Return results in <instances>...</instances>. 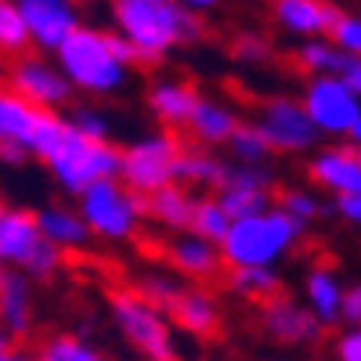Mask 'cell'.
I'll return each mask as SVG.
<instances>
[{
    "label": "cell",
    "instance_id": "obj_1",
    "mask_svg": "<svg viewBox=\"0 0 361 361\" xmlns=\"http://www.w3.org/2000/svg\"><path fill=\"white\" fill-rule=\"evenodd\" d=\"M58 73L66 76L73 94L83 98H112L119 94L134 73V54L112 29L83 22L76 33L51 54Z\"/></svg>",
    "mask_w": 361,
    "mask_h": 361
},
{
    "label": "cell",
    "instance_id": "obj_2",
    "mask_svg": "<svg viewBox=\"0 0 361 361\" xmlns=\"http://www.w3.org/2000/svg\"><path fill=\"white\" fill-rule=\"evenodd\" d=\"M112 33L123 40L141 66H159L202 37V22L185 11L180 0H112Z\"/></svg>",
    "mask_w": 361,
    "mask_h": 361
},
{
    "label": "cell",
    "instance_id": "obj_3",
    "mask_svg": "<svg viewBox=\"0 0 361 361\" xmlns=\"http://www.w3.org/2000/svg\"><path fill=\"white\" fill-rule=\"evenodd\" d=\"M304 238H307V228L286 217L271 202L257 217L231 221L224 238L217 243V253L228 271H243V267H275L279 271V264L286 257H293Z\"/></svg>",
    "mask_w": 361,
    "mask_h": 361
},
{
    "label": "cell",
    "instance_id": "obj_4",
    "mask_svg": "<svg viewBox=\"0 0 361 361\" xmlns=\"http://www.w3.org/2000/svg\"><path fill=\"white\" fill-rule=\"evenodd\" d=\"M76 214L90 235V243H109V246H123L134 243L145 228V199L123 188L119 180H98L76 195Z\"/></svg>",
    "mask_w": 361,
    "mask_h": 361
},
{
    "label": "cell",
    "instance_id": "obj_5",
    "mask_svg": "<svg viewBox=\"0 0 361 361\" xmlns=\"http://www.w3.org/2000/svg\"><path fill=\"white\" fill-rule=\"evenodd\" d=\"M109 311H112V325L119 329V336L127 340V347L141 361H177V340H173V325L166 311L148 304L141 293H134V286L112 289Z\"/></svg>",
    "mask_w": 361,
    "mask_h": 361
},
{
    "label": "cell",
    "instance_id": "obj_6",
    "mask_svg": "<svg viewBox=\"0 0 361 361\" xmlns=\"http://www.w3.org/2000/svg\"><path fill=\"white\" fill-rule=\"evenodd\" d=\"M180 148L185 145L170 130H145L119 148V177L116 180L141 199H148L166 185H177L173 173H177Z\"/></svg>",
    "mask_w": 361,
    "mask_h": 361
},
{
    "label": "cell",
    "instance_id": "obj_7",
    "mask_svg": "<svg viewBox=\"0 0 361 361\" xmlns=\"http://www.w3.org/2000/svg\"><path fill=\"white\" fill-rule=\"evenodd\" d=\"M296 98L304 105L318 137H333V141L357 148V141H361V94H354L343 80L314 76L304 83V90Z\"/></svg>",
    "mask_w": 361,
    "mask_h": 361
},
{
    "label": "cell",
    "instance_id": "obj_8",
    "mask_svg": "<svg viewBox=\"0 0 361 361\" xmlns=\"http://www.w3.org/2000/svg\"><path fill=\"white\" fill-rule=\"evenodd\" d=\"M44 166L66 195H80L83 188L98 185V180L119 177V145L116 141H83L80 134L66 130L62 145L54 148V156Z\"/></svg>",
    "mask_w": 361,
    "mask_h": 361
},
{
    "label": "cell",
    "instance_id": "obj_9",
    "mask_svg": "<svg viewBox=\"0 0 361 361\" xmlns=\"http://www.w3.org/2000/svg\"><path fill=\"white\" fill-rule=\"evenodd\" d=\"M257 134L264 137V145L271 148V156H311L318 148V134L311 127V119L300 105L296 94H271L260 102L257 119H253Z\"/></svg>",
    "mask_w": 361,
    "mask_h": 361
},
{
    "label": "cell",
    "instance_id": "obj_10",
    "mask_svg": "<svg viewBox=\"0 0 361 361\" xmlns=\"http://www.w3.org/2000/svg\"><path fill=\"white\" fill-rule=\"evenodd\" d=\"M4 87H11L15 94L33 105L37 112H58L73 102V87L66 83V76L58 73V66L44 54H22L4 69Z\"/></svg>",
    "mask_w": 361,
    "mask_h": 361
},
{
    "label": "cell",
    "instance_id": "obj_11",
    "mask_svg": "<svg viewBox=\"0 0 361 361\" xmlns=\"http://www.w3.org/2000/svg\"><path fill=\"white\" fill-rule=\"evenodd\" d=\"M15 8L25 25L29 51L44 58H51L83 25V11L73 0H15Z\"/></svg>",
    "mask_w": 361,
    "mask_h": 361
},
{
    "label": "cell",
    "instance_id": "obj_12",
    "mask_svg": "<svg viewBox=\"0 0 361 361\" xmlns=\"http://www.w3.org/2000/svg\"><path fill=\"white\" fill-rule=\"evenodd\" d=\"M214 199L228 221L257 217L275 202V173H271V166H228Z\"/></svg>",
    "mask_w": 361,
    "mask_h": 361
},
{
    "label": "cell",
    "instance_id": "obj_13",
    "mask_svg": "<svg viewBox=\"0 0 361 361\" xmlns=\"http://www.w3.org/2000/svg\"><path fill=\"white\" fill-rule=\"evenodd\" d=\"M307 177H311L314 192L361 195V152L343 141L318 145L307 159Z\"/></svg>",
    "mask_w": 361,
    "mask_h": 361
},
{
    "label": "cell",
    "instance_id": "obj_14",
    "mask_svg": "<svg viewBox=\"0 0 361 361\" xmlns=\"http://www.w3.org/2000/svg\"><path fill=\"white\" fill-rule=\"evenodd\" d=\"M260 329L279 347H311L322 340V325L311 318V311L300 300H289V296L267 300L260 311Z\"/></svg>",
    "mask_w": 361,
    "mask_h": 361
},
{
    "label": "cell",
    "instance_id": "obj_15",
    "mask_svg": "<svg viewBox=\"0 0 361 361\" xmlns=\"http://www.w3.org/2000/svg\"><path fill=\"white\" fill-rule=\"evenodd\" d=\"M202 90L185 76H156L145 87V109L159 123V130H185Z\"/></svg>",
    "mask_w": 361,
    "mask_h": 361
},
{
    "label": "cell",
    "instance_id": "obj_16",
    "mask_svg": "<svg viewBox=\"0 0 361 361\" xmlns=\"http://www.w3.org/2000/svg\"><path fill=\"white\" fill-rule=\"evenodd\" d=\"M238 127H243V116H238L231 98H221V94H199L188 123H185V130L195 141V148H206V152L228 145V137Z\"/></svg>",
    "mask_w": 361,
    "mask_h": 361
},
{
    "label": "cell",
    "instance_id": "obj_17",
    "mask_svg": "<svg viewBox=\"0 0 361 361\" xmlns=\"http://www.w3.org/2000/svg\"><path fill=\"white\" fill-rule=\"evenodd\" d=\"M40 246H44V238L37 231L33 214L0 199V264L15 267L22 275L29 267V260L40 253Z\"/></svg>",
    "mask_w": 361,
    "mask_h": 361
},
{
    "label": "cell",
    "instance_id": "obj_18",
    "mask_svg": "<svg viewBox=\"0 0 361 361\" xmlns=\"http://www.w3.org/2000/svg\"><path fill=\"white\" fill-rule=\"evenodd\" d=\"M336 4L329 0H275L271 4V22H275L286 37L293 40H322L329 33V25L336 18Z\"/></svg>",
    "mask_w": 361,
    "mask_h": 361
},
{
    "label": "cell",
    "instance_id": "obj_19",
    "mask_svg": "<svg viewBox=\"0 0 361 361\" xmlns=\"http://www.w3.org/2000/svg\"><path fill=\"white\" fill-rule=\"evenodd\" d=\"M170 314V325L180 329V333H188L195 340H209L221 333V322H224V311L217 304V296L195 286V289H180V296L173 300V304L166 307Z\"/></svg>",
    "mask_w": 361,
    "mask_h": 361
},
{
    "label": "cell",
    "instance_id": "obj_20",
    "mask_svg": "<svg viewBox=\"0 0 361 361\" xmlns=\"http://www.w3.org/2000/svg\"><path fill=\"white\" fill-rule=\"evenodd\" d=\"M300 289H304V307L311 311V318L322 325V329H333L340 325V304H343V275L333 267V264H311L304 271V282H300Z\"/></svg>",
    "mask_w": 361,
    "mask_h": 361
},
{
    "label": "cell",
    "instance_id": "obj_21",
    "mask_svg": "<svg viewBox=\"0 0 361 361\" xmlns=\"http://www.w3.org/2000/svg\"><path fill=\"white\" fill-rule=\"evenodd\" d=\"M166 257H170V271L177 279H188V282H214L224 264H221V253L214 243L185 231V235H173L170 246H166Z\"/></svg>",
    "mask_w": 361,
    "mask_h": 361
},
{
    "label": "cell",
    "instance_id": "obj_22",
    "mask_svg": "<svg viewBox=\"0 0 361 361\" xmlns=\"http://www.w3.org/2000/svg\"><path fill=\"white\" fill-rule=\"evenodd\" d=\"M37 325V300H33V282L18 271L4 275L0 282V329L11 340H25Z\"/></svg>",
    "mask_w": 361,
    "mask_h": 361
},
{
    "label": "cell",
    "instance_id": "obj_23",
    "mask_svg": "<svg viewBox=\"0 0 361 361\" xmlns=\"http://www.w3.org/2000/svg\"><path fill=\"white\" fill-rule=\"evenodd\" d=\"M33 221H37L40 238H44L47 246H54L62 257H66V253H80V250L90 246V235H87L80 214H76L69 202H51V206L37 209Z\"/></svg>",
    "mask_w": 361,
    "mask_h": 361
},
{
    "label": "cell",
    "instance_id": "obj_24",
    "mask_svg": "<svg viewBox=\"0 0 361 361\" xmlns=\"http://www.w3.org/2000/svg\"><path fill=\"white\" fill-rule=\"evenodd\" d=\"M192 206H195V195L188 188L166 185L145 199V221H152L166 235H185L192 221Z\"/></svg>",
    "mask_w": 361,
    "mask_h": 361
},
{
    "label": "cell",
    "instance_id": "obj_25",
    "mask_svg": "<svg viewBox=\"0 0 361 361\" xmlns=\"http://www.w3.org/2000/svg\"><path fill=\"white\" fill-rule=\"evenodd\" d=\"M228 166L231 163L221 159L217 152H206V148H180L173 180L180 188H209V192H217Z\"/></svg>",
    "mask_w": 361,
    "mask_h": 361
},
{
    "label": "cell",
    "instance_id": "obj_26",
    "mask_svg": "<svg viewBox=\"0 0 361 361\" xmlns=\"http://www.w3.org/2000/svg\"><path fill=\"white\" fill-rule=\"evenodd\" d=\"M293 62H296V69L304 73L307 80H314V76H336V80H340L343 69L354 62V58L343 54V51H336L333 44L322 37V40H304V44H296Z\"/></svg>",
    "mask_w": 361,
    "mask_h": 361
},
{
    "label": "cell",
    "instance_id": "obj_27",
    "mask_svg": "<svg viewBox=\"0 0 361 361\" xmlns=\"http://www.w3.org/2000/svg\"><path fill=\"white\" fill-rule=\"evenodd\" d=\"M33 361H109V354L83 333H51L33 354Z\"/></svg>",
    "mask_w": 361,
    "mask_h": 361
},
{
    "label": "cell",
    "instance_id": "obj_28",
    "mask_svg": "<svg viewBox=\"0 0 361 361\" xmlns=\"http://www.w3.org/2000/svg\"><path fill=\"white\" fill-rule=\"evenodd\" d=\"M33 116H37L33 105H25L11 87L0 83V145H22L25 148Z\"/></svg>",
    "mask_w": 361,
    "mask_h": 361
},
{
    "label": "cell",
    "instance_id": "obj_29",
    "mask_svg": "<svg viewBox=\"0 0 361 361\" xmlns=\"http://www.w3.org/2000/svg\"><path fill=\"white\" fill-rule=\"evenodd\" d=\"M228 286L235 296L250 300V304H267L282 293V275L275 267H243L228 275Z\"/></svg>",
    "mask_w": 361,
    "mask_h": 361
},
{
    "label": "cell",
    "instance_id": "obj_30",
    "mask_svg": "<svg viewBox=\"0 0 361 361\" xmlns=\"http://www.w3.org/2000/svg\"><path fill=\"white\" fill-rule=\"evenodd\" d=\"M275 206L282 209L286 217H293L296 224H304V228H311L314 221H322L329 214V202L311 185H286L275 195Z\"/></svg>",
    "mask_w": 361,
    "mask_h": 361
},
{
    "label": "cell",
    "instance_id": "obj_31",
    "mask_svg": "<svg viewBox=\"0 0 361 361\" xmlns=\"http://www.w3.org/2000/svg\"><path fill=\"white\" fill-rule=\"evenodd\" d=\"M66 130H69V123H66L62 112H37V116H33V127H29V137H25L29 159L47 163V159L54 156V148L62 145Z\"/></svg>",
    "mask_w": 361,
    "mask_h": 361
},
{
    "label": "cell",
    "instance_id": "obj_32",
    "mask_svg": "<svg viewBox=\"0 0 361 361\" xmlns=\"http://www.w3.org/2000/svg\"><path fill=\"white\" fill-rule=\"evenodd\" d=\"M228 159H231V166H267L271 148L264 145V137L257 134L253 123H243L228 137Z\"/></svg>",
    "mask_w": 361,
    "mask_h": 361
},
{
    "label": "cell",
    "instance_id": "obj_33",
    "mask_svg": "<svg viewBox=\"0 0 361 361\" xmlns=\"http://www.w3.org/2000/svg\"><path fill=\"white\" fill-rule=\"evenodd\" d=\"M228 217H224V209L217 206L214 195H195V206H192V221H188V231L206 238V243H221L224 231H228Z\"/></svg>",
    "mask_w": 361,
    "mask_h": 361
},
{
    "label": "cell",
    "instance_id": "obj_34",
    "mask_svg": "<svg viewBox=\"0 0 361 361\" xmlns=\"http://www.w3.org/2000/svg\"><path fill=\"white\" fill-rule=\"evenodd\" d=\"M69 130L80 134L83 141H112V116L94 105V102H80L73 112H69Z\"/></svg>",
    "mask_w": 361,
    "mask_h": 361
},
{
    "label": "cell",
    "instance_id": "obj_35",
    "mask_svg": "<svg viewBox=\"0 0 361 361\" xmlns=\"http://www.w3.org/2000/svg\"><path fill=\"white\" fill-rule=\"evenodd\" d=\"M29 54V37H25V25L18 18L15 0H0V58H22Z\"/></svg>",
    "mask_w": 361,
    "mask_h": 361
},
{
    "label": "cell",
    "instance_id": "obj_36",
    "mask_svg": "<svg viewBox=\"0 0 361 361\" xmlns=\"http://www.w3.org/2000/svg\"><path fill=\"white\" fill-rule=\"evenodd\" d=\"M180 279L173 275V271H145V275L137 279V286H134V293H141L148 304H156L159 311H166L173 300L180 296Z\"/></svg>",
    "mask_w": 361,
    "mask_h": 361
},
{
    "label": "cell",
    "instance_id": "obj_37",
    "mask_svg": "<svg viewBox=\"0 0 361 361\" xmlns=\"http://www.w3.org/2000/svg\"><path fill=\"white\" fill-rule=\"evenodd\" d=\"M325 40L333 44L336 51H343V54H350V58H357V51H361V15L357 11H336V18H333V25H329V33H325Z\"/></svg>",
    "mask_w": 361,
    "mask_h": 361
},
{
    "label": "cell",
    "instance_id": "obj_38",
    "mask_svg": "<svg viewBox=\"0 0 361 361\" xmlns=\"http://www.w3.org/2000/svg\"><path fill=\"white\" fill-rule=\"evenodd\" d=\"M271 40L260 33V29H243V33H235L231 40V58L235 62H243V66H264L271 62Z\"/></svg>",
    "mask_w": 361,
    "mask_h": 361
},
{
    "label": "cell",
    "instance_id": "obj_39",
    "mask_svg": "<svg viewBox=\"0 0 361 361\" xmlns=\"http://www.w3.org/2000/svg\"><path fill=\"white\" fill-rule=\"evenodd\" d=\"M333 357L336 361H361V333L357 329H343L333 340Z\"/></svg>",
    "mask_w": 361,
    "mask_h": 361
},
{
    "label": "cell",
    "instance_id": "obj_40",
    "mask_svg": "<svg viewBox=\"0 0 361 361\" xmlns=\"http://www.w3.org/2000/svg\"><path fill=\"white\" fill-rule=\"evenodd\" d=\"M357 322H361V286H347L343 304H340V325L357 329Z\"/></svg>",
    "mask_w": 361,
    "mask_h": 361
},
{
    "label": "cell",
    "instance_id": "obj_41",
    "mask_svg": "<svg viewBox=\"0 0 361 361\" xmlns=\"http://www.w3.org/2000/svg\"><path fill=\"white\" fill-rule=\"evenodd\" d=\"M333 214L343 221V224H361V195H333Z\"/></svg>",
    "mask_w": 361,
    "mask_h": 361
},
{
    "label": "cell",
    "instance_id": "obj_42",
    "mask_svg": "<svg viewBox=\"0 0 361 361\" xmlns=\"http://www.w3.org/2000/svg\"><path fill=\"white\" fill-rule=\"evenodd\" d=\"M29 163V152L22 145H0V166L4 170H22Z\"/></svg>",
    "mask_w": 361,
    "mask_h": 361
},
{
    "label": "cell",
    "instance_id": "obj_43",
    "mask_svg": "<svg viewBox=\"0 0 361 361\" xmlns=\"http://www.w3.org/2000/svg\"><path fill=\"white\" fill-rule=\"evenodd\" d=\"M0 361H33V354H25V350H18V347H11L8 354H0Z\"/></svg>",
    "mask_w": 361,
    "mask_h": 361
},
{
    "label": "cell",
    "instance_id": "obj_44",
    "mask_svg": "<svg viewBox=\"0 0 361 361\" xmlns=\"http://www.w3.org/2000/svg\"><path fill=\"white\" fill-rule=\"evenodd\" d=\"M11 347H15V340H11V336L4 333V329H0V354H8Z\"/></svg>",
    "mask_w": 361,
    "mask_h": 361
},
{
    "label": "cell",
    "instance_id": "obj_45",
    "mask_svg": "<svg viewBox=\"0 0 361 361\" xmlns=\"http://www.w3.org/2000/svg\"><path fill=\"white\" fill-rule=\"evenodd\" d=\"M0 83H4V62H0Z\"/></svg>",
    "mask_w": 361,
    "mask_h": 361
},
{
    "label": "cell",
    "instance_id": "obj_46",
    "mask_svg": "<svg viewBox=\"0 0 361 361\" xmlns=\"http://www.w3.org/2000/svg\"><path fill=\"white\" fill-rule=\"evenodd\" d=\"M0 282H4V271H0Z\"/></svg>",
    "mask_w": 361,
    "mask_h": 361
},
{
    "label": "cell",
    "instance_id": "obj_47",
    "mask_svg": "<svg viewBox=\"0 0 361 361\" xmlns=\"http://www.w3.org/2000/svg\"><path fill=\"white\" fill-rule=\"evenodd\" d=\"M0 271H4V264H0Z\"/></svg>",
    "mask_w": 361,
    "mask_h": 361
}]
</instances>
